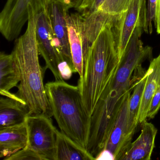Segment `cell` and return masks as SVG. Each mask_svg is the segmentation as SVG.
Returning a JSON list of instances; mask_svg holds the SVG:
<instances>
[{
    "label": "cell",
    "mask_w": 160,
    "mask_h": 160,
    "mask_svg": "<svg viewBox=\"0 0 160 160\" xmlns=\"http://www.w3.org/2000/svg\"><path fill=\"white\" fill-rule=\"evenodd\" d=\"M28 132L26 122L0 129V158L5 160L28 145Z\"/></svg>",
    "instance_id": "14"
},
{
    "label": "cell",
    "mask_w": 160,
    "mask_h": 160,
    "mask_svg": "<svg viewBox=\"0 0 160 160\" xmlns=\"http://www.w3.org/2000/svg\"><path fill=\"white\" fill-rule=\"evenodd\" d=\"M20 76L14 62L12 54H0V93L10 92L17 87Z\"/></svg>",
    "instance_id": "17"
},
{
    "label": "cell",
    "mask_w": 160,
    "mask_h": 160,
    "mask_svg": "<svg viewBox=\"0 0 160 160\" xmlns=\"http://www.w3.org/2000/svg\"><path fill=\"white\" fill-rule=\"evenodd\" d=\"M125 12L107 24L89 48L84 74L78 80L84 106L91 116L105 89L118 68L120 32Z\"/></svg>",
    "instance_id": "2"
},
{
    "label": "cell",
    "mask_w": 160,
    "mask_h": 160,
    "mask_svg": "<svg viewBox=\"0 0 160 160\" xmlns=\"http://www.w3.org/2000/svg\"><path fill=\"white\" fill-rule=\"evenodd\" d=\"M141 133L122 156L121 160H150L157 133V128L147 120L141 124Z\"/></svg>",
    "instance_id": "12"
},
{
    "label": "cell",
    "mask_w": 160,
    "mask_h": 160,
    "mask_svg": "<svg viewBox=\"0 0 160 160\" xmlns=\"http://www.w3.org/2000/svg\"><path fill=\"white\" fill-rule=\"evenodd\" d=\"M47 1L48 9L54 35V45L63 61H66L76 73L72 59L68 35L67 17L69 8L54 0Z\"/></svg>",
    "instance_id": "8"
},
{
    "label": "cell",
    "mask_w": 160,
    "mask_h": 160,
    "mask_svg": "<svg viewBox=\"0 0 160 160\" xmlns=\"http://www.w3.org/2000/svg\"><path fill=\"white\" fill-rule=\"evenodd\" d=\"M139 25L149 33L146 0H132L122 23L120 32L119 52L121 58L135 28Z\"/></svg>",
    "instance_id": "11"
},
{
    "label": "cell",
    "mask_w": 160,
    "mask_h": 160,
    "mask_svg": "<svg viewBox=\"0 0 160 160\" xmlns=\"http://www.w3.org/2000/svg\"><path fill=\"white\" fill-rule=\"evenodd\" d=\"M69 44L74 67L79 78L84 74V61L91 46L85 35L84 19L79 12L67 17Z\"/></svg>",
    "instance_id": "10"
},
{
    "label": "cell",
    "mask_w": 160,
    "mask_h": 160,
    "mask_svg": "<svg viewBox=\"0 0 160 160\" xmlns=\"http://www.w3.org/2000/svg\"><path fill=\"white\" fill-rule=\"evenodd\" d=\"M156 2L157 0H148L147 8V20L149 34L152 32V23H155V13H156Z\"/></svg>",
    "instance_id": "23"
},
{
    "label": "cell",
    "mask_w": 160,
    "mask_h": 160,
    "mask_svg": "<svg viewBox=\"0 0 160 160\" xmlns=\"http://www.w3.org/2000/svg\"><path fill=\"white\" fill-rule=\"evenodd\" d=\"M95 158L87 150L75 143L58 131L56 143V160H93Z\"/></svg>",
    "instance_id": "16"
},
{
    "label": "cell",
    "mask_w": 160,
    "mask_h": 160,
    "mask_svg": "<svg viewBox=\"0 0 160 160\" xmlns=\"http://www.w3.org/2000/svg\"></svg>",
    "instance_id": "27"
},
{
    "label": "cell",
    "mask_w": 160,
    "mask_h": 160,
    "mask_svg": "<svg viewBox=\"0 0 160 160\" xmlns=\"http://www.w3.org/2000/svg\"><path fill=\"white\" fill-rule=\"evenodd\" d=\"M156 31L158 34H160V0H157L156 13H155V23Z\"/></svg>",
    "instance_id": "26"
},
{
    "label": "cell",
    "mask_w": 160,
    "mask_h": 160,
    "mask_svg": "<svg viewBox=\"0 0 160 160\" xmlns=\"http://www.w3.org/2000/svg\"><path fill=\"white\" fill-rule=\"evenodd\" d=\"M42 160L41 157L34 151L26 147L4 160Z\"/></svg>",
    "instance_id": "21"
},
{
    "label": "cell",
    "mask_w": 160,
    "mask_h": 160,
    "mask_svg": "<svg viewBox=\"0 0 160 160\" xmlns=\"http://www.w3.org/2000/svg\"><path fill=\"white\" fill-rule=\"evenodd\" d=\"M30 116L26 103L16 94L0 99V129L25 122Z\"/></svg>",
    "instance_id": "13"
},
{
    "label": "cell",
    "mask_w": 160,
    "mask_h": 160,
    "mask_svg": "<svg viewBox=\"0 0 160 160\" xmlns=\"http://www.w3.org/2000/svg\"><path fill=\"white\" fill-rule=\"evenodd\" d=\"M32 0H7L0 14V31L9 41L16 40L29 18Z\"/></svg>",
    "instance_id": "9"
},
{
    "label": "cell",
    "mask_w": 160,
    "mask_h": 160,
    "mask_svg": "<svg viewBox=\"0 0 160 160\" xmlns=\"http://www.w3.org/2000/svg\"><path fill=\"white\" fill-rule=\"evenodd\" d=\"M58 70L63 80H68L70 79L74 73L73 69L66 61H62L58 65Z\"/></svg>",
    "instance_id": "24"
},
{
    "label": "cell",
    "mask_w": 160,
    "mask_h": 160,
    "mask_svg": "<svg viewBox=\"0 0 160 160\" xmlns=\"http://www.w3.org/2000/svg\"><path fill=\"white\" fill-rule=\"evenodd\" d=\"M35 15L36 36L39 53L46 62V67L53 73L55 80H63L58 65L63 61L54 45V35L48 9L47 0L32 1Z\"/></svg>",
    "instance_id": "5"
},
{
    "label": "cell",
    "mask_w": 160,
    "mask_h": 160,
    "mask_svg": "<svg viewBox=\"0 0 160 160\" xmlns=\"http://www.w3.org/2000/svg\"><path fill=\"white\" fill-rule=\"evenodd\" d=\"M56 1L59 2L67 6L69 9L74 8L76 10H77L80 5L82 4L84 0H54Z\"/></svg>",
    "instance_id": "25"
},
{
    "label": "cell",
    "mask_w": 160,
    "mask_h": 160,
    "mask_svg": "<svg viewBox=\"0 0 160 160\" xmlns=\"http://www.w3.org/2000/svg\"><path fill=\"white\" fill-rule=\"evenodd\" d=\"M105 0H84L82 4L77 11L86 18L98 12Z\"/></svg>",
    "instance_id": "20"
},
{
    "label": "cell",
    "mask_w": 160,
    "mask_h": 160,
    "mask_svg": "<svg viewBox=\"0 0 160 160\" xmlns=\"http://www.w3.org/2000/svg\"><path fill=\"white\" fill-rule=\"evenodd\" d=\"M148 77L147 70L137 79L128 101L129 117L131 122L135 126L139 125L138 116L144 87Z\"/></svg>",
    "instance_id": "18"
},
{
    "label": "cell",
    "mask_w": 160,
    "mask_h": 160,
    "mask_svg": "<svg viewBox=\"0 0 160 160\" xmlns=\"http://www.w3.org/2000/svg\"><path fill=\"white\" fill-rule=\"evenodd\" d=\"M160 109V82L151 101L147 119H153Z\"/></svg>",
    "instance_id": "22"
},
{
    "label": "cell",
    "mask_w": 160,
    "mask_h": 160,
    "mask_svg": "<svg viewBox=\"0 0 160 160\" xmlns=\"http://www.w3.org/2000/svg\"><path fill=\"white\" fill-rule=\"evenodd\" d=\"M28 132L26 147L34 151L42 160H56V143L58 130L50 117L30 115L26 121Z\"/></svg>",
    "instance_id": "6"
},
{
    "label": "cell",
    "mask_w": 160,
    "mask_h": 160,
    "mask_svg": "<svg viewBox=\"0 0 160 160\" xmlns=\"http://www.w3.org/2000/svg\"><path fill=\"white\" fill-rule=\"evenodd\" d=\"M143 31L139 25L136 27L113 78L91 116L90 137L98 144L106 142L125 96L146 71L140 64L152 60V48L144 47L140 39Z\"/></svg>",
    "instance_id": "1"
},
{
    "label": "cell",
    "mask_w": 160,
    "mask_h": 160,
    "mask_svg": "<svg viewBox=\"0 0 160 160\" xmlns=\"http://www.w3.org/2000/svg\"><path fill=\"white\" fill-rule=\"evenodd\" d=\"M132 1V0H105L98 12L110 14H121L127 11Z\"/></svg>",
    "instance_id": "19"
},
{
    "label": "cell",
    "mask_w": 160,
    "mask_h": 160,
    "mask_svg": "<svg viewBox=\"0 0 160 160\" xmlns=\"http://www.w3.org/2000/svg\"><path fill=\"white\" fill-rule=\"evenodd\" d=\"M29 18L25 33L15 40L11 54L20 76L17 95L28 106L30 115L53 117L43 79L46 67L39 61L35 15L32 2L28 5Z\"/></svg>",
    "instance_id": "3"
},
{
    "label": "cell",
    "mask_w": 160,
    "mask_h": 160,
    "mask_svg": "<svg viewBox=\"0 0 160 160\" xmlns=\"http://www.w3.org/2000/svg\"><path fill=\"white\" fill-rule=\"evenodd\" d=\"M132 91L128 92L125 96L103 149L112 154L113 160H121L138 127L131 122L129 117L128 101Z\"/></svg>",
    "instance_id": "7"
},
{
    "label": "cell",
    "mask_w": 160,
    "mask_h": 160,
    "mask_svg": "<svg viewBox=\"0 0 160 160\" xmlns=\"http://www.w3.org/2000/svg\"><path fill=\"white\" fill-rule=\"evenodd\" d=\"M147 73L148 77L138 116L139 124L147 120L151 101L160 82V54L151 60Z\"/></svg>",
    "instance_id": "15"
},
{
    "label": "cell",
    "mask_w": 160,
    "mask_h": 160,
    "mask_svg": "<svg viewBox=\"0 0 160 160\" xmlns=\"http://www.w3.org/2000/svg\"><path fill=\"white\" fill-rule=\"evenodd\" d=\"M45 89L53 117L61 132L87 150L91 116L84 106L79 87L64 80H55L46 83Z\"/></svg>",
    "instance_id": "4"
}]
</instances>
